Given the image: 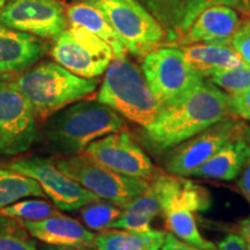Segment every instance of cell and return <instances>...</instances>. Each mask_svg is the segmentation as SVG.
I'll use <instances>...</instances> for the list:
<instances>
[{
	"instance_id": "1",
	"label": "cell",
	"mask_w": 250,
	"mask_h": 250,
	"mask_svg": "<svg viewBox=\"0 0 250 250\" xmlns=\"http://www.w3.org/2000/svg\"><path fill=\"white\" fill-rule=\"evenodd\" d=\"M230 114V98L206 78L182 98L165 105L139 132L143 145L155 155L202 132Z\"/></svg>"
},
{
	"instance_id": "2",
	"label": "cell",
	"mask_w": 250,
	"mask_h": 250,
	"mask_svg": "<svg viewBox=\"0 0 250 250\" xmlns=\"http://www.w3.org/2000/svg\"><path fill=\"white\" fill-rule=\"evenodd\" d=\"M125 129L126 120L109 105L80 100L51 115L43 132L50 152L70 156L81 154L96 139Z\"/></svg>"
},
{
	"instance_id": "3",
	"label": "cell",
	"mask_w": 250,
	"mask_h": 250,
	"mask_svg": "<svg viewBox=\"0 0 250 250\" xmlns=\"http://www.w3.org/2000/svg\"><path fill=\"white\" fill-rule=\"evenodd\" d=\"M12 81L41 118L87 98L99 85L98 78L79 77L52 61L36 62Z\"/></svg>"
},
{
	"instance_id": "4",
	"label": "cell",
	"mask_w": 250,
	"mask_h": 250,
	"mask_svg": "<svg viewBox=\"0 0 250 250\" xmlns=\"http://www.w3.org/2000/svg\"><path fill=\"white\" fill-rule=\"evenodd\" d=\"M96 100L142 127L151 124L164 108L152 93L142 68L126 57L111 59Z\"/></svg>"
},
{
	"instance_id": "5",
	"label": "cell",
	"mask_w": 250,
	"mask_h": 250,
	"mask_svg": "<svg viewBox=\"0 0 250 250\" xmlns=\"http://www.w3.org/2000/svg\"><path fill=\"white\" fill-rule=\"evenodd\" d=\"M98 8L116 31L125 49L136 56H146L166 42L159 21L137 0H77Z\"/></svg>"
},
{
	"instance_id": "6",
	"label": "cell",
	"mask_w": 250,
	"mask_h": 250,
	"mask_svg": "<svg viewBox=\"0 0 250 250\" xmlns=\"http://www.w3.org/2000/svg\"><path fill=\"white\" fill-rule=\"evenodd\" d=\"M56 166L99 198L114 203L122 208L149 187L148 181L115 173L83 153L64 156L56 162Z\"/></svg>"
},
{
	"instance_id": "7",
	"label": "cell",
	"mask_w": 250,
	"mask_h": 250,
	"mask_svg": "<svg viewBox=\"0 0 250 250\" xmlns=\"http://www.w3.org/2000/svg\"><path fill=\"white\" fill-rule=\"evenodd\" d=\"M142 71L152 93L164 107L177 101L206 79L190 66L182 49L170 45L144 56Z\"/></svg>"
},
{
	"instance_id": "8",
	"label": "cell",
	"mask_w": 250,
	"mask_h": 250,
	"mask_svg": "<svg viewBox=\"0 0 250 250\" xmlns=\"http://www.w3.org/2000/svg\"><path fill=\"white\" fill-rule=\"evenodd\" d=\"M247 131L248 127L241 121L229 115L166 152L165 170L173 175L190 177L225 144L245 136Z\"/></svg>"
},
{
	"instance_id": "9",
	"label": "cell",
	"mask_w": 250,
	"mask_h": 250,
	"mask_svg": "<svg viewBox=\"0 0 250 250\" xmlns=\"http://www.w3.org/2000/svg\"><path fill=\"white\" fill-rule=\"evenodd\" d=\"M51 58L77 76L93 79L107 70L114 52L107 42L80 27H68L49 50Z\"/></svg>"
},
{
	"instance_id": "10",
	"label": "cell",
	"mask_w": 250,
	"mask_h": 250,
	"mask_svg": "<svg viewBox=\"0 0 250 250\" xmlns=\"http://www.w3.org/2000/svg\"><path fill=\"white\" fill-rule=\"evenodd\" d=\"M37 139L36 114L12 80H0V156L27 152Z\"/></svg>"
},
{
	"instance_id": "11",
	"label": "cell",
	"mask_w": 250,
	"mask_h": 250,
	"mask_svg": "<svg viewBox=\"0 0 250 250\" xmlns=\"http://www.w3.org/2000/svg\"><path fill=\"white\" fill-rule=\"evenodd\" d=\"M83 155L96 164L125 176L151 181L159 171L149 156L130 133L114 132L89 144Z\"/></svg>"
},
{
	"instance_id": "12",
	"label": "cell",
	"mask_w": 250,
	"mask_h": 250,
	"mask_svg": "<svg viewBox=\"0 0 250 250\" xmlns=\"http://www.w3.org/2000/svg\"><path fill=\"white\" fill-rule=\"evenodd\" d=\"M0 22L43 40H56L68 28L61 0H7L0 9Z\"/></svg>"
},
{
	"instance_id": "13",
	"label": "cell",
	"mask_w": 250,
	"mask_h": 250,
	"mask_svg": "<svg viewBox=\"0 0 250 250\" xmlns=\"http://www.w3.org/2000/svg\"><path fill=\"white\" fill-rule=\"evenodd\" d=\"M9 168L31 177L42 188L58 210L73 212L99 199L77 181L59 169L55 162L43 158L22 159L12 162Z\"/></svg>"
},
{
	"instance_id": "14",
	"label": "cell",
	"mask_w": 250,
	"mask_h": 250,
	"mask_svg": "<svg viewBox=\"0 0 250 250\" xmlns=\"http://www.w3.org/2000/svg\"><path fill=\"white\" fill-rule=\"evenodd\" d=\"M49 43L0 22V80L18 77L45 56Z\"/></svg>"
},
{
	"instance_id": "15",
	"label": "cell",
	"mask_w": 250,
	"mask_h": 250,
	"mask_svg": "<svg viewBox=\"0 0 250 250\" xmlns=\"http://www.w3.org/2000/svg\"><path fill=\"white\" fill-rule=\"evenodd\" d=\"M236 9L228 6H211L197 15L186 33L170 46H182L196 43L230 45V41L240 26Z\"/></svg>"
},
{
	"instance_id": "16",
	"label": "cell",
	"mask_w": 250,
	"mask_h": 250,
	"mask_svg": "<svg viewBox=\"0 0 250 250\" xmlns=\"http://www.w3.org/2000/svg\"><path fill=\"white\" fill-rule=\"evenodd\" d=\"M34 239L51 246L74 247L92 250L95 247V234L77 219L57 214L43 220H20Z\"/></svg>"
},
{
	"instance_id": "17",
	"label": "cell",
	"mask_w": 250,
	"mask_h": 250,
	"mask_svg": "<svg viewBox=\"0 0 250 250\" xmlns=\"http://www.w3.org/2000/svg\"><path fill=\"white\" fill-rule=\"evenodd\" d=\"M247 133L225 144L215 154L193 171L190 177L225 182L236 180L250 156V139L246 138Z\"/></svg>"
},
{
	"instance_id": "18",
	"label": "cell",
	"mask_w": 250,
	"mask_h": 250,
	"mask_svg": "<svg viewBox=\"0 0 250 250\" xmlns=\"http://www.w3.org/2000/svg\"><path fill=\"white\" fill-rule=\"evenodd\" d=\"M151 13L166 33V44L173 45L202 12L199 0H146Z\"/></svg>"
},
{
	"instance_id": "19",
	"label": "cell",
	"mask_w": 250,
	"mask_h": 250,
	"mask_svg": "<svg viewBox=\"0 0 250 250\" xmlns=\"http://www.w3.org/2000/svg\"><path fill=\"white\" fill-rule=\"evenodd\" d=\"M180 49H182L190 66L204 78H210L217 72L239 66L245 62L232 45L196 43Z\"/></svg>"
},
{
	"instance_id": "20",
	"label": "cell",
	"mask_w": 250,
	"mask_h": 250,
	"mask_svg": "<svg viewBox=\"0 0 250 250\" xmlns=\"http://www.w3.org/2000/svg\"><path fill=\"white\" fill-rule=\"evenodd\" d=\"M66 17L70 26L83 28L107 42L112 49L114 57H126L127 50L123 42L98 8L87 2L77 1L68 6Z\"/></svg>"
},
{
	"instance_id": "21",
	"label": "cell",
	"mask_w": 250,
	"mask_h": 250,
	"mask_svg": "<svg viewBox=\"0 0 250 250\" xmlns=\"http://www.w3.org/2000/svg\"><path fill=\"white\" fill-rule=\"evenodd\" d=\"M166 234L162 230L147 232L109 228L95 236L98 250H160L165 243Z\"/></svg>"
},
{
	"instance_id": "22",
	"label": "cell",
	"mask_w": 250,
	"mask_h": 250,
	"mask_svg": "<svg viewBox=\"0 0 250 250\" xmlns=\"http://www.w3.org/2000/svg\"><path fill=\"white\" fill-rule=\"evenodd\" d=\"M159 212H161L160 203L151 187H148L145 192L122 208L121 217L111 224L110 228L147 232L152 229L151 223Z\"/></svg>"
},
{
	"instance_id": "23",
	"label": "cell",
	"mask_w": 250,
	"mask_h": 250,
	"mask_svg": "<svg viewBox=\"0 0 250 250\" xmlns=\"http://www.w3.org/2000/svg\"><path fill=\"white\" fill-rule=\"evenodd\" d=\"M171 234L182 241L203 250H215L217 246L202 236L197 226L195 212L186 208H171L162 211Z\"/></svg>"
},
{
	"instance_id": "24",
	"label": "cell",
	"mask_w": 250,
	"mask_h": 250,
	"mask_svg": "<svg viewBox=\"0 0 250 250\" xmlns=\"http://www.w3.org/2000/svg\"><path fill=\"white\" fill-rule=\"evenodd\" d=\"M30 196H44L37 181L12 168H0V208Z\"/></svg>"
},
{
	"instance_id": "25",
	"label": "cell",
	"mask_w": 250,
	"mask_h": 250,
	"mask_svg": "<svg viewBox=\"0 0 250 250\" xmlns=\"http://www.w3.org/2000/svg\"><path fill=\"white\" fill-rule=\"evenodd\" d=\"M80 210L81 219L85 226L95 232L109 229L111 224L122 214V208L102 198L88 203Z\"/></svg>"
},
{
	"instance_id": "26",
	"label": "cell",
	"mask_w": 250,
	"mask_h": 250,
	"mask_svg": "<svg viewBox=\"0 0 250 250\" xmlns=\"http://www.w3.org/2000/svg\"><path fill=\"white\" fill-rule=\"evenodd\" d=\"M0 250H37L31 234L19 219L0 215Z\"/></svg>"
},
{
	"instance_id": "27",
	"label": "cell",
	"mask_w": 250,
	"mask_h": 250,
	"mask_svg": "<svg viewBox=\"0 0 250 250\" xmlns=\"http://www.w3.org/2000/svg\"><path fill=\"white\" fill-rule=\"evenodd\" d=\"M208 79L229 98H235L250 89V65L242 62L239 66L217 72Z\"/></svg>"
},
{
	"instance_id": "28",
	"label": "cell",
	"mask_w": 250,
	"mask_h": 250,
	"mask_svg": "<svg viewBox=\"0 0 250 250\" xmlns=\"http://www.w3.org/2000/svg\"><path fill=\"white\" fill-rule=\"evenodd\" d=\"M61 214L57 208L42 199H26L0 208V215L19 219V220L39 221L52 215Z\"/></svg>"
},
{
	"instance_id": "29",
	"label": "cell",
	"mask_w": 250,
	"mask_h": 250,
	"mask_svg": "<svg viewBox=\"0 0 250 250\" xmlns=\"http://www.w3.org/2000/svg\"><path fill=\"white\" fill-rule=\"evenodd\" d=\"M230 45L241 56L243 62L250 65V17L240 23L230 41Z\"/></svg>"
},
{
	"instance_id": "30",
	"label": "cell",
	"mask_w": 250,
	"mask_h": 250,
	"mask_svg": "<svg viewBox=\"0 0 250 250\" xmlns=\"http://www.w3.org/2000/svg\"><path fill=\"white\" fill-rule=\"evenodd\" d=\"M230 114L240 120L250 122V89L242 95L230 98Z\"/></svg>"
},
{
	"instance_id": "31",
	"label": "cell",
	"mask_w": 250,
	"mask_h": 250,
	"mask_svg": "<svg viewBox=\"0 0 250 250\" xmlns=\"http://www.w3.org/2000/svg\"><path fill=\"white\" fill-rule=\"evenodd\" d=\"M199 2H201L202 11L211 7V6L223 5L232 7L236 9L237 12H241V13L250 17V0H199Z\"/></svg>"
},
{
	"instance_id": "32",
	"label": "cell",
	"mask_w": 250,
	"mask_h": 250,
	"mask_svg": "<svg viewBox=\"0 0 250 250\" xmlns=\"http://www.w3.org/2000/svg\"><path fill=\"white\" fill-rule=\"evenodd\" d=\"M215 250H248V243L237 234H228L218 243Z\"/></svg>"
},
{
	"instance_id": "33",
	"label": "cell",
	"mask_w": 250,
	"mask_h": 250,
	"mask_svg": "<svg viewBox=\"0 0 250 250\" xmlns=\"http://www.w3.org/2000/svg\"><path fill=\"white\" fill-rule=\"evenodd\" d=\"M237 179H239L236 184L237 189H239V191L242 193V196L245 197L246 201L250 205V156Z\"/></svg>"
},
{
	"instance_id": "34",
	"label": "cell",
	"mask_w": 250,
	"mask_h": 250,
	"mask_svg": "<svg viewBox=\"0 0 250 250\" xmlns=\"http://www.w3.org/2000/svg\"><path fill=\"white\" fill-rule=\"evenodd\" d=\"M236 230L240 236L246 240L247 243L250 242V217L243 219L236 225Z\"/></svg>"
},
{
	"instance_id": "35",
	"label": "cell",
	"mask_w": 250,
	"mask_h": 250,
	"mask_svg": "<svg viewBox=\"0 0 250 250\" xmlns=\"http://www.w3.org/2000/svg\"><path fill=\"white\" fill-rule=\"evenodd\" d=\"M42 250H86V249H79L74 248V247H64V246H51L48 245L44 247Z\"/></svg>"
},
{
	"instance_id": "36",
	"label": "cell",
	"mask_w": 250,
	"mask_h": 250,
	"mask_svg": "<svg viewBox=\"0 0 250 250\" xmlns=\"http://www.w3.org/2000/svg\"><path fill=\"white\" fill-rule=\"evenodd\" d=\"M6 1H7V0H0V9H1L2 6L6 4Z\"/></svg>"
},
{
	"instance_id": "37",
	"label": "cell",
	"mask_w": 250,
	"mask_h": 250,
	"mask_svg": "<svg viewBox=\"0 0 250 250\" xmlns=\"http://www.w3.org/2000/svg\"><path fill=\"white\" fill-rule=\"evenodd\" d=\"M248 250H250V242H248Z\"/></svg>"
}]
</instances>
